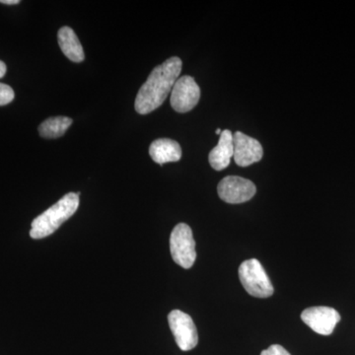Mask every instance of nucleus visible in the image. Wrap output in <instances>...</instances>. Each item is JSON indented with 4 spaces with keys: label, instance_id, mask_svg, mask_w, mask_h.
<instances>
[{
    "label": "nucleus",
    "instance_id": "8",
    "mask_svg": "<svg viewBox=\"0 0 355 355\" xmlns=\"http://www.w3.org/2000/svg\"><path fill=\"white\" fill-rule=\"evenodd\" d=\"M301 319L315 333L330 336L340 321V315L336 309L327 306L307 308L301 314Z\"/></svg>",
    "mask_w": 355,
    "mask_h": 355
},
{
    "label": "nucleus",
    "instance_id": "16",
    "mask_svg": "<svg viewBox=\"0 0 355 355\" xmlns=\"http://www.w3.org/2000/svg\"><path fill=\"white\" fill-rule=\"evenodd\" d=\"M0 3L6 4V6H16L19 4V0H0Z\"/></svg>",
    "mask_w": 355,
    "mask_h": 355
},
{
    "label": "nucleus",
    "instance_id": "5",
    "mask_svg": "<svg viewBox=\"0 0 355 355\" xmlns=\"http://www.w3.org/2000/svg\"><path fill=\"white\" fill-rule=\"evenodd\" d=\"M168 323L180 349L189 352L197 347V327L190 315L180 310H173L168 315Z\"/></svg>",
    "mask_w": 355,
    "mask_h": 355
},
{
    "label": "nucleus",
    "instance_id": "2",
    "mask_svg": "<svg viewBox=\"0 0 355 355\" xmlns=\"http://www.w3.org/2000/svg\"><path fill=\"white\" fill-rule=\"evenodd\" d=\"M79 207V193H69L32 222L30 236L43 239L53 234L62 223L76 214Z\"/></svg>",
    "mask_w": 355,
    "mask_h": 355
},
{
    "label": "nucleus",
    "instance_id": "4",
    "mask_svg": "<svg viewBox=\"0 0 355 355\" xmlns=\"http://www.w3.org/2000/svg\"><path fill=\"white\" fill-rule=\"evenodd\" d=\"M170 251L175 263L182 268H191L197 259L193 231L186 223H179L170 236Z\"/></svg>",
    "mask_w": 355,
    "mask_h": 355
},
{
    "label": "nucleus",
    "instance_id": "18",
    "mask_svg": "<svg viewBox=\"0 0 355 355\" xmlns=\"http://www.w3.org/2000/svg\"><path fill=\"white\" fill-rule=\"evenodd\" d=\"M216 135H221V132H221L220 128H217V130H216Z\"/></svg>",
    "mask_w": 355,
    "mask_h": 355
},
{
    "label": "nucleus",
    "instance_id": "1",
    "mask_svg": "<svg viewBox=\"0 0 355 355\" xmlns=\"http://www.w3.org/2000/svg\"><path fill=\"white\" fill-rule=\"evenodd\" d=\"M181 58H168L158 65L149 74L148 78L140 87L135 99V111L140 114H147L158 109L172 92L174 84L181 74Z\"/></svg>",
    "mask_w": 355,
    "mask_h": 355
},
{
    "label": "nucleus",
    "instance_id": "13",
    "mask_svg": "<svg viewBox=\"0 0 355 355\" xmlns=\"http://www.w3.org/2000/svg\"><path fill=\"white\" fill-rule=\"evenodd\" d=\"M71 125L72 120L67 116H53L40 125L39 133L44 139H58L64 135Z\"/></svg>",
    "mask_w": 355,
    "mask_h": 355
},
{
    "label": "nucleus",
    "instance_id": "9",
    "mask_svg": "<svg viewBox=\"0 0 355 355\" xmlns=\"http://www.w3.org/2000/svg\"><path fill=\"white\" fill-rule=\"evenodd\" d=\"M233 157L236 164L240 167H248L263 158V146L260 142L241 132H236L233 135Z\"/></svg>",
    "mask_w": 355,
    "mask_h": 355
},
{
    "label": "nucleus",
    "instance_id": "11",
    "mask_svg": "<svg viewBox=\"0 0 355 355\" xmlns=\"http://www.w3.org/2000/svg\"><path fill=\"white\" fill-rule=\"evenodd\" d=\"M149 154L154 162L162 166L165 163L179 161L182 158V148L181 146L175 140L156 139L149 147Z\"/></svg>",
    "mask_w": 355,
    "mask_h": 355
},
{
    "label": "nucleus",
    "instance_id": "3",
    "mask_svg": "<svg viewBox=\"0 0 355 355\" xmlns=\"http://www.w3.org/2000/svg\"><path fill=\"white\" fill-rule=\"evenodd\" d=\"M239 279L245 291L257 298H268L273 294V286L265 268L257 259L243 261Z\"/></svg>",
    "mask_w": 355,
    "mask_h": 355
},
{
    "label": "nucleus",
    "instance_id": "12",
    "mask_svg": "<svg viewBox=\"0 0 355 355\" xmlns=\"http://www.w3.org/2000/svg\"><path fill=\"white\" fill-rule=\"evenodd\" d=\"M58 44L65 57L74 62H83L85 58L83 46L71 28H60L58 33Z\"/></svg>",
    "mask_w": 355,
    "mask_h": 355
},
{
    "label": "nucleus",
    "instance_id": "7",
    "mask_svg": "<svg viewBox=\"0 0 355 355\" xmlns=\"http://www.w3.org/2000/svg\"><path fill=\"white\" fill-rule=\"evenodd\" d=\"M217 191L223 202L238 205L251 200L256 195L257 188L253 182L245 178L228 176L219 182Z\"/></svg>",
    "mask_w": 355,
    "mask_h": 355
},
{
    "label": "nucleus",
    "instance_id": "17",
    "mask_svg": "<svg viewBox=\"0 0 355 355\" xmlns=\"http://www.w3.org/2000/svg\"><path fill=\"white\" fill-rule=\"evenodd\" d=\"M6 70H7L6 64H4L3 62H1V60H0V78H2V77L6 76Z\"/></svg>",
    "mask_w": 355,
    "mask_h": 355
},
{
    "label": "nucleus",
    "instance_id": "14",
    "mask_svg": "<svg viewBox=\"0 0 355 355\" xmlns=\"http://www.w3.org/2000/svg\"><path fill=\"white\" fill-rule=\"evenodd\" d=\"M15 97L13 89L4 83H0V106H6L11 103Z\"/></svg>",
    "mask_w": 355,
    "mask_h": 355
},
{
    "label": "nucleus",
    "instance_id": "10",
    "mask_svg": "<svg viewBox=\"0 0 355 355\" xmlns=\"http://www.w3.org/2000/svg\"><path fill=\"white\" fill-rule=\"evenodd\" d=\"M234 154L233 135L229 130H222L218 144L209 155V164L216 171H221L230 165L231 157Z\"/></svg>",
    "mask_w": 355,
    "mask_h": 355
},
{
    "label": "nucleus",
    "instance_id": "15",
    "mask_svg": "<svg viewBox=\"0 0 355 355\" xmlns=\"http://www.w3.org/2000/svg\"><path fill=\"white\" fill-rule=\"evenodd\" d=\"M261 355H291L284 347L279 345H272L268 349L263 350Z\"/></svg>",
    "mask_w": 355,
    "mask_h": 355
},
{
    "label": "nucleus",
    "instance_id": "6",
    "mask_svg": "<svg viewBox=\"0 0 355 355\" xmlns=\"http://www.w3.org/2000/svg\"><path fill=\"white\" fill-rule=\"evenodd\" d=\"M200 98V89L195 78L186 76L179 77L171 92L172 108L178 113H188L197 106Z\"/></svg>",
    "mask_w": 355,
    "mask_h": 355
}]
</instances>
